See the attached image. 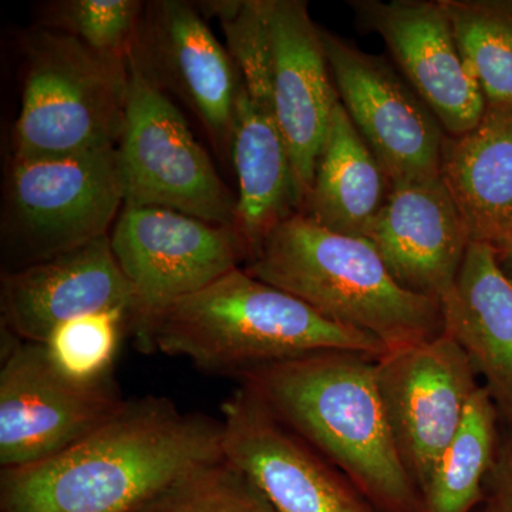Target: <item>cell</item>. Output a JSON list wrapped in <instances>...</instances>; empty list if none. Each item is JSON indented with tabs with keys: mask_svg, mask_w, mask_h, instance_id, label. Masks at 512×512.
Returning <instances> with one entry per match:
<instances>
[{
	"mask_svg": "<svg viewBox=\"0 0 512 512\" xmlns=\"http://www.w3.org/2000/svg\"><path fill=\"white\" fill-rule=\"evenodd\" d=\"M222 457L221 421L141 397L63 453L2 470L0 512H140Z\"/></svg>",
	"mask_w": 512,
	"mask_h": 512,
	"instance_id": "1",
	"label": "cell"
},
{
	"mask_svg": "<svg viewBox=\"0 0 512 512\" xmlns=\"http://www.w3.org/2000/svg\"><path fill=\"white\" fill-rule=\"evenodd\" d=\"M377 357L325 350L239 377L266 409L338 467L380 512H424L384 410Z\"/></svg>",
	"mask_w": 512,
	"mask_h": 512,
	"instance_id": "2",
	"label": "cell"
},
{
	"mask_svg": "<svg viewBox=\"0 0 512 512\" xmlns=\"http://www.w3.org/2000/svg\"><path fill=\"white\" fill-rule=\"evenodd\" d=\"M137 343L143 352L187 357L198 369L238 379L258 367L325 350L387 353L373 336L326 319L245 268L175 302Z\"/></svg>",
	"mask_w": 512,
	"mask_h": 512,
	"instance_id": "3",
	"label": "cell"
},
{
	"mask_svg": "<svg viewBox=\"0 0 512 512\" xmlns=\"http://www.w3.org/2000/svg\"><path fill=\"white\" fill-rule=\"evenodd\" d=\"M245 269L326 319L373 336L387 352L444 332L440 301L400 285L370 241L322 227L301 212L265 239Z\"/></svg>",
	"mask_w": 512,
	"mask_h": 512,
	"instance_id": "4",
	"label": "cell"
},
{
	"mask_svg": "<svg viewBox=\"0 0 512 512\" xmlns=\"http://www.w3.org/2000/svg\"><path fill=\"white\" fill-rule=\"evenodd\" d=\"M25 56L13 158L67 157L117 147L126 124L128 63L109 62L53 29L33 32Z\"/></svg>",
	"mask_w": 512,
	"mask_h": 512,
	"instance_id": "5",
	"label": "cell"
},
{
	"mask_svg": "<svg viewBox=\"0 0 512 512\" xmlns=\"http://www.w3.org/2000/svg\"><path fill=\"white\" fill-rule=\"evenodd\" d=\"M126 124L117 158L124 207L167 208L234 227L237 198L195 140L184 114L128 57Z\"/></svg>",
	"mask_w": 512,
	"mask_h": 512,
	"instance_id": "6",
	"label": "cell"
},
{
	"mask_svg": "<svg viewBox=\"0 0 512 512\" xmlns=\"http://www.w3.org/2000/svg\"><path fill=\"white\" fill-rule=\"evenodd\" d=\"M5 200L3 238L16 269L106 237L124 208L117 147L13 158Z\"/></svg>",
	"mask_w": 512,
	"mask_h": 512,
	"instance_id": "7",
	"label": "cell"
},
{
	"mask_svg": "<svg viewBox=\"0 0 512 512\" xmlns=\"http://www.w3.org/2000/svg\"><path fill=\"white\" fill-rule=\"evenodd\" d=\"M110 242L133 289L136 308L130 329L136 340L165 309L251 258L234 227L167 208L124 207Z\"/></svg>",
	"mask_w": 512,
	"mask_h": 512,
	"instance_id": "8",
	"label": "cell"
},
{
	"mask_svg": "<svg viewBox=\"0 0 512 512\" xmlns=\"http://www.w3.org/2000/svg\"><path fill=\"white\" fill-rule=\"evenodd\" d=\"M6 333L0 369L2 470L33 466L63 453L126 404L111 377L77 382L57 369L43 343Z\"/></svg>",
	"mask_w": 512,
	"mask_h": 512,
	"instance_id": "9",
	"label": "cell"
},
{
	"mask_svg": "<svg viewBox=\"0 0 512 512\" xmlns=\"http://www.w3.org/2000/svg\"><path fill=\"white\" fill-rule=\"evenodd\" d=\"M376 373L394 441L421 494L481 386L476 370L443 332L377 357Z\"/></svg>",
	"mask_w": 512,
	"mask_h": 512,
	"instance_id": "10",
	"label": "cell"
},
{
	"mask_svg": "<svg viewBox=\"0 0 512 512\" xmlns=\"http://www.w3.org/2000/svg\"><path fill=\"white\" fill-rule=\"evenodd\" d=\"M340 103L392 184L441 177L447 140L439 120L386 60L322 29Z\"/></svg>",
	"mask_w": 512,
	"mask_h": 512,
	"instance_id": "11",
	"label": "cell"
},
{
	"mask_svg": "<svg viewBox=\"0 0 512 512\" xmlns=\"http://www.w3.org/2000/svg\"><path fill=\"white\" fill-rule=\"evenodd\" d=\"M222 453L278 512H380L338 467L239 386L222 404Z\"/></svg>",
	"mask_w": 512,
	"mask_h": 512,
	"instance_id": "12",
	"label": "cell"
},
{
	"mask_svg": "<svg viewBox=\"0 0 512 512\" xmlns=\"http://www.w3.org/2000/svg\"><path fill=\"white\" fill-rule=\"evenodd\" d=\"M357 25L377 33L417 96L451 138L476 128L487 103L441 0H352Z\"/></svg>",
	"mask_w": 512,
	"mask_h": 512,
	"instance_id": "13",
	"label": "cell"
},
{
	"mask_svg": "<svg viewBox=\"0 0 512 512\" xmlns=\"http://www.w3.org/2000/svg\"><path fill=\"white\" fill-rule=\"evenodd\" d=\"M134 55L164 92L170 90L190 107L215 148L231 154L241 77L198 9L181 0L148 3Z\"/></svg>",
	"mask_w": 512,
	"mask_h": 512,
	"instance_id": "14",
	"label": "cell"
},
{
	"mask_svg": "<svg viewBox=\"0 0 512 512\" xmlns=\"http://www.w3.org/2000/svg\"><path fill=\"white\" fill-rule=\"evenodd\" d=\"M134 308L110 235L3 275L2 328L25 342L46 343L59 326L97 312H127L131 325Z\"/></svg>",
	"mask_w": 512,
	"mask_h": 512,
	"instance_id": "15",
	"label": "cell"
},
{
	"mask_svg": "<svg viewBox=\"0 0 512 512\" xmlns=\"http://www.w3.org/2000/svg\"><path fill=\"white\" fill-rule=\"evenodd\" d=\"M272 104L302 204L339 94L333 84L322 29L302 0H269ZM302 210V208H301Z\"/></svg>",
	"mask_w": 512,
	"mask_h": 512,
	"instance_id": "16",
	"label": "cell"
},
{
	"mask_svg": "<svg viewBox=\"0 0 512 512\" xmlns=\"http://www.w3.org/2000/svg\"><path fill=\"white\" fill-rule=\"evenodd\" d=\"M366 239L400 285L440 303L473 242L443 177L392 184Z\"/></svg>",
	"mask_w": 512,
	"mask_h": 512,
	"instance_id": "17",
	"label": "cell"
},
{
	"mask_svg": "<svg viewBox=\"0 0 512 512\" xmlns=\"http://www.w3.org/2000/svg\"><path fill=\"white\" fill-rule=\"evenodd\" d=\"M441 308L444 332L470 357L497 412L512 421V284L493 244L471 242Z\"/></svg>",
	"mask_w": 512,
	"mask_h": 512,
	"instance_id": "18",
	"label": "cell"
},
{
	"mask_svg": "<svg viewBox=\"0 0 512 512\" xmlns=\"http://www.w3.org/2000/svg\"><path fill=\"white\" fill-rule=\"evenodd\" d=\"M231 157L238 177L234 228L251 261L282 222L301 212L302 198L274 110L255 103L242 82L232 120Z\"/></svg>",
	"mask_w": 512,
	"mask_h": 512,
	"instance_id": "19",
	"label": "cell"
},
{
	"mask_svg": "<svg viewBox=\"0 0 512 512\" xmlns=\"http://www.w3.org/2000/svg\"><path fill=\"white\" fill-rule=\"evenodd\" d=\"M392 181L343 104H336L301 214L322 227L366 238Z\"/></svg>",
	"mask_w": 512,
	"mask_h": 512,
	"instance_id": "20",
	"label": "cell"
},
{
	"mask_svg": "<svg viewBox=\"0 0 512 512\" xmlns=\"http://www.w3.org/2000/svg\"><path fill=\"white\" fill-rule=\"evenodd\" d=\"M441 177L473 241L500 244L512 232V110H487L476 128L448 138Z\"/></svg>",
	"mask_w": 512,
	"mask_h": 512,
	"instance_id": "21",
	"label": "cell"
},
{
	"mask_svg": "<svg viewBox=\"0 0 512 512\" xmlns=\"http://www.w3.org/2000/svg\"><path fill=\"white\" fill-rule=\"evenodd\" d=\"M498 412L480 386L468 403L456 436L421 490L424 512H476L497 454Z\"/></svg>",
	"mask_w": 512,
	"mask_h": 512,
	"instance_id": "22",
	"label": "cell"
},
{
	"mask_svg": "<svg viewBox=\"0 0 512 512\" xmlns=\"http://www.w3.org/2000/svg\"><path fill=\"white\" fill-rule=\"evenodd\" d=\"M487 110H512V0H441Z\"/></svg>",
	"mask_w": 512,
	"mask_h": 512,
	"instance_id": "23",
	"label": "cell"
},
{
	"mask_svg": "<svg viewBox=\"0 0 512 512\" xmlns=\"http://www.w3.org/2000/svg\"><path fill=\"white\" fill-rule=\"evenodd\" d=\"M198 9L220 20L228 53L249 97L274 109L269 0H211L198 3Z\"/></svg>",
	"mask_w": 512,
	"mask_h": 512,
	"instance_id": "24",
	"label": "cell"
},
{
	"mask_svg": "<svg viewBox=\"0 0 512 512\" xmlns=\"http://www.w3.org/2000/svg\"><path fill=\"white\" fill-rule=\"evenodd\" d=\"M146 6L138 0H64L50 6L47 25L79 40L109 62L127 64Z\"/></svg>",
	"mask_w": 512,
	"mask_h": 512,
	"instance_id": "25",
	"label": "cell"
},
{
	"mask_svg": "<svg viewBox=\"0 0 512 512\" xmlns=\"http://www.w3.org/2000/svg\"><path fill=\"white\" fill-rule=\"evenodd\" d=\"M126 329H130L127 312H97L59 326L43 345L57 369L70 379L100 382L111 377L114 357Z\"/></svg>",
	"mask_w": 512,
	"mask_h": 512,
	"instance_id": "26",
	"label": "cell"
},
{
	"mask_svg": "<svg viewBox=\"0 0 512 512\" xmlns=\"http://www.w3.org/2000/svg\"><path fill=\"white\" fill-rule=\"evenodd\" d=\"M140 512H278L227 458L192 471Z\"/></svg>",
	"mask_w": 512,
	"mask_h": 512,
	"instance_id": "27",
	"label": "cell"
},
{
	"mask_svg": "<svg viewBox=\"0 0 512 512\" xmlns=\"http://www.w3.org/2000/svg\"><path fill=\"white\" fill-rule=\"evenodd\" d=\"M480 508L484 512H512V440L495 454Z\"/></svg>",
	"mask_w": 512,
	"mask_h": 512,
	"instance_id": "28",
	"label": "cell"
},
{
	"mask_svg": "<svg viewBox=\"0 0 512 512\" xmlns=\"http://www.w3.org/2000/svg\"><path fill=\"white\" fill-rule=\"evenodd\" d=\"M497 256L501 269L512 284V248H497Z\"/></svg>",
	"mask_w": 512,
	"mask_h": 512,
	"instance_id": "29",
	"label": "cell"
},
{
	"mask_svg": "<svg viewBox=\"0 0 512 512\" xmlns=\"http://www.w3.org/2000/svg\"><path fill=\"white\" fill-rule=\"evenodd\" d=\"M495 247H497V248H512V232L510 235H507V237H505L503 239V241L500 242V244L495 245Z\"/></svg>",
	"mask_w": 512,
	"mask_h": 512,
	"instance_id": "30",
	"label": "cell"
},
{
	"mask_svg": "<svg viewBox=\"0 0 512 512\" xmlns=\"http://www.w3.org/2000/svg\"><path fill=\"white\" fill-rule=\"evenodd\" d=\"M476 512H484V511L481 510V508H478V510Z\"/></svg>",
	"mask_w": 512,
	"mask_h": 512,
	"instance_id": "31",
	"label": "cell"
}]
</instances>
